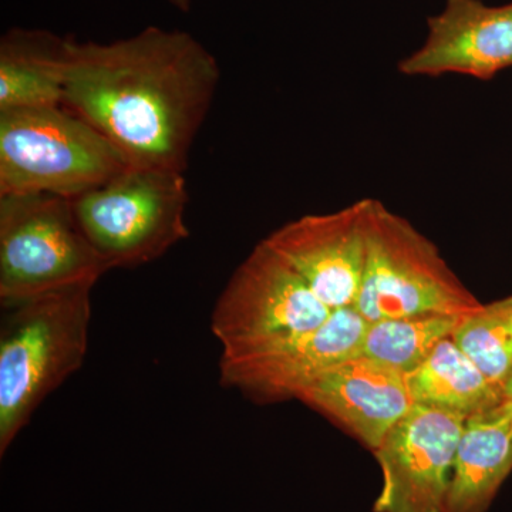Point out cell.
I'll return each mask as SVG.
<instances>
[{
    "instance_id": "ac0fdd59",
    "label": "cell",
    "mask_w": 512,
    "mask_h": 512,
    "mask_svg": "<svg viewBox=\"0 0 512 512\" xmlns=\"http://www.w3.org/2000/svg\"><path fill=\"white\" fill-rule=\"evenodd\" d=\"M174 8L181 10V12H190L191 10V0H168Z\"/></svg>"
},
{
    "instance_id": "9c48e42d",
    "label": "cell",
    "mask_w": 512,
    "mask_h": 512,
    "mask_svg": "<svg viewBox=\"0 0 512 512\" xmlns=\"http://www.w3.org/2000/svg\"><path fill=\"white\" fill-rule=\"evenodd\" d=\"M366 328L355 308L335 309L318 328L248 355L221 359V383L255 402L296 399L330 367L359 355Z\"/></svg>"
},
{
    "instance_id": "2e32d148",
    "label": "cell",
    "mask_w": 512,
    "mask_h": 512,
    "mask_svg": "<svg viewBox=\"0 0 512 512\" xmlns=\"http://www.w3.org/2000/svg\"><path fill=\"white\" fill-rule=\"evenodd\" d=\"M461 320L458 316L421 315L367 323L357 356L377 360L406 375L426 362L444 339L453 338Z\"/></svg>"
},
{
    "instance_id": "7c38bea8",
    "label": "cell",
    "mask_w": 512,
    "mask_h": 512,
    "mask_svg": "<svg viewBox=\"0 0 512 512\" xmlns=\"http://www.w3.org/2000/svg\"><path fill=\"white\" fill-rule=\"evenodd\" d=\"M296 399L338 421L373 451L414 406L403 373L365 356L330 367Z\"/></svg>"
},
{
    "instance_id": "277c9868",
    "label": "cell",
    "mask_w": 512,
    "mask_h": 512,
    "mask_svg": "<svg viewBox=\"0 0 512 512\" xmlns=\"http://www.w3.org/2000/svg\"><path fill=\"white\" fill-rule=\"evenodd\" d=\"M481 306L431 239L370 198L365 272L355 305L367 323L421 315L464 318Z\"/></svg>"
},
{
    "instance_id": "5b68a950",
    "label": "cell",
    "mask_w": 512,
    "mask_h": 512,
    "mask_svg": "<svg viewBox=\"0 0 512 512\" xmlns=\"http://www.w3.org/2000/svg\"><path fill=\"white\" fill-rule=\"evenodd\" d=\"M70 204L84 238L110 271L156 261L190 237L183 173L128 167Z\"/></svg>"
},
{
    "instance_id": "3957f363",
    "label": "cell",
    "mask_w": 512,
    "mask_h": 512,
    "mask_svg": "<svg viewBox=\"0 0 512 512\" xmlns=\"http://www.w3.org/2000/svg\"><path fill=\"white\" fill-rule=\"evenodd\" d=\"M128 167L107 138L64 106L0 111V197L72 200Z\"/></svg>"
},
{
    "instance_id": "8fae6325",
    "label": "cell",
    "mask_w": 512,
    "mask_h": 512,
    "mask_svg": "<svg viewBox=\"0 0 512 512\" xmlns=\"http://www.w3.org/2000/svg\"><path fill=\"white\" fill-rule=\"evenodd\" d=\"M512 67V3L485 5L483 0H444L427 19L423 45L400 60L410 77L460 74L491 80Z\"/></svg>"
},
{
    "instance_id": "e0dca14e",
    "label": "cell",
    "mask_w": 512,
    "mask_h": 512,
    "mask_svg": "<svg viewBox=\"0 0 512 512\" xmlns=\"http://www.w3.org/2000/svg\"><path fill=\"white\" fill-rule=\"evenodd\" d=\"M453 339L504 390L512 375V295L463 318Z\"/></svg>"
},
{
    "instance_id": "7a4b0ae2",
    "label": "cell",
    "mask_w": 512,
    "mask_h": 512,
    "mask_svg": "<svg viewBox=\"0 0 512 512\" xmlns=\"http://www.w3.org/2000/svg\"><path fill=\"white\" fill-rule=\"evenodd\" d=\"M93 286H67L2 306V456L43 400L82 367L89 345Z\"/></svg>"
},
{
    "instance_id": "9a60e30c",
    "label": "cell",
    "mask_w": 512,
    "mask_h": 512,
    "mask_svg": "<svg viewBox=\"0 0 512 512\" xmlns=\"http://www.w3.org/2000/svg\"><path fill=\"white\" fill-rule=\"evenodd\" d=\"M404 379L414 404L466 419L507 400L504 390L485 376L453 338L444 339Z\"/></svg>"
},
{
    "instance_id": "52a82bcc",
    "label": "cell",
    "mask_w": 512,
    "mask_h": 512,
    "mask_svg": "<svg viewBox=\"0 0 512 512\" xmlns=\"http://www.w3.org/2000/svg\"><path fill=\"white\" fill-rule=\"evenodd\" d=\"M333 311L261 241L221 293L211 329L220 340L221 359H234L318 328Z\"/></svg>"
},
{
    "instance_id": "5bb4252c",
    "label": "cell",
    "mask_w": 512,
    "mask_h": 512,
    "mask_svg": "<svg viewBox=\"0 0 512 512\" xmlns=\"http://www.w3.org/2000/svg\"><path fill=\"white\" fill-rule=\"evenodd\" d=\"M66 39L46 30H9L0 42V111L63 104Z\"/></svg>"
},
{
    "instance_id": "d6986e66",
    "label": "cell",
    "mask_w": 512,
    "mask_h": 512,
    "mask_svg": "<svg viewBox=\"0 0 512 512\" xmlns=\"http://www.w3.org/2000/svg\"><path fill=\"white\" fill-rule=\"evenodd\" d=\"M504 393L507 399H512V375L510 380H508L507 386H505Z\"/></svg>"
},
{
    "instance_id": "4fadbf2b",
    "label": "cell",
    "mask_w": 512,
    "mask_h": 512,
    "mask_svg": "<svg viewBox=\"0 0 512 512\" xmlns=\"http://www.w3.org/2000/svg\"><path fill=\"white\" fill-rule=\"evenodd\" d=\"M512 473V399L464 423L444 512H485Z\"/></svg>"
},
{
    "instance_id": "6da1fadb",
    "label": "cell",
    "mask_w": 512,
    "mask_h": 512,
    "mask_svg": "<svg viewBox=\"0 0 512 512\" xmlns=\"http://www.w3.org/2000/svg\"><path fill=\"white\" fill-rule=\"evenodd\" d=\"M220 77L217 59L183 30L151 26L111 43L66 39L62 106L130 167L184 174Z\"/></svg>"
},
{
    "instance_id": "8992f818",
    "label": "cell",
    "mask_w": 512,
    "mask_h": 512,
    "mask_svg": "<svg viewBox=\"0 0 512 512\" xmlns=\"http://www.w3.org/2000/svg\"><path fill=\"white\" fill-rule=\"evenodd\" d=\"M110 269L53 194L0 197V302L26 301L67 286L93 284Z\"/></svg>"
},
{
    "instance_id": "30bf717a",
    "label": "cell",
    "mask_w": 512,
    "mask_h": 512,
    "mask_svg": "<svg viewBox=\"0 0 512 512\" xmlns=\"http://www.w3.org/2000/svg\"><path fill=\"white\" fill-rule=\"evenodd\" d=\"M369 205L365 198L330 214L305 215L264 242L330 309L355 308L365 272Z\"/></svg>"
},
{
    "instance_id": "ba28073f",
    "label": "cell",
    "mask_w": 512,
    "mask_h": 512,
    "mask_svg": "<svg viewBox=\"0 0 512 512\" xmlns=\"http://www.w3.org/2000/svg\"><path fill=\"white\" fill-rule=\"evenodd\" d=\"M466 417L414 404L373 453L383 484L375 512H444Z\"/></svg>"
}]
</instances>
